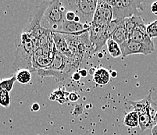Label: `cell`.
Here are the masks:
<instances>
[{"instance_id":"6da1fadb","label":"cell","mask_w":157,"mask_h":135,"mask_svg":"<svg viewBox=\"0 0 157 135\" xmlns=\"http://www.w3.org/2000/svg\"><path fill=\"white\" fill-rule=\"evenodd\" d=\"M37 49L38 46L35 41L22 31L16 41L15 59L13 63V69L15 72L20 69L33 71L32 58Z\"/></svg>"},{"instance_id":"7a4b0ae2","label":"cell","mask_w":157,"mask_h":135,"mask_svg":"<svg viewBox=\"0 0 157 135\" xmlns=\"http://www.w3.org/2000/svg\"><path fill=\"white\" fill-rule=\"evenodd\" d=\"M79 65L71 58H67L56 51L52 63L49 67L37 71L40 77H54L58 81H63L77 72Z\"/></svg>"},{"instance_id":"3957f363","label":"cell","mask_w":157,"mask_h":135,"mask_svg":"<svg viewBox=\"0 0 157 135\" xmlns=\"http://www.w3.org/2000/svg\"><path fill=\"white\" fill-rule=\"evenodd\" d=\"M49 2L50 1H43L38 3V5L35 6L30 13L28 23L25 24L22 31L24 33L28 34L33 40L35 41L38 48V40L40 37L48 31L42 26V21L45 11L46 10L47 7L49 5Z\"/></svg>"},{"instance_id":"277c9868","label":"cell","mask_w":157,"mask_h":135,"mask_svg":"<svg viewBox=\"0 0 157 135\" xmlns=\"http://www.w3.org/2000/svg\"><path fill=\"white\" fill-rule=\"evenodd\" d=\"M66 11L75 13L80 18V22L85 25H91L96 11L98 1L96 0H64L62 1Z\"/></svg>"},{"instance_id":"5b68a950","label":"cell","mask_w":157,"mask_h":135,"mask_svg":"<svg viewBox=\"0 0 157 135\" xmlns=\"http://www.w3.org/2000/svg\"><path fill=\"white\" fill-rule=\"evenodd\" d=\"M66 9L62 1H50L49 5L45 11L42 21V26L52 32H59L63 23L66 21Z\"/></svg>"},{"instance_id":"8992f818","label":"cell","mask_w":157,"mask_h":135,"mask_svg":"<svg viewBox=\"0 0 157 135\" xmlns=\"http://www.w3.org/2000/svg\"><path fill=\"white\" fill-rule=\"evenodd\" d=\"M106 2L113 10V20L126 19L135 16H140L144 10L142 1L138 0H110Z\"/></svg>"},{"instance_id":"52a82bcc","label":"cell","mask_w":157,"mask_h":135,"mask_svg":"<svg viewBox=\"0 0 157 135\" xmlns=\"http://www.w3.org/2000/svg\"><path fill=\"white\" fill-rule=\"evenodd\" d=\"M120 46L122 52V56L124 58L128 55H136V54H142L144 55H150L155 50L154 47H150L131 39L127 40Z\"/></svg>"},{"instance_id":"ba28073f","label":"cell","mask_w":157,"mask_h":135,"mask_svg":"<svg viewBox=\"0 0 157 135\" xmlns=\"http://www.w3.org/2000/svg\"><path fill=\"white\" fill-rule=\"evenodd\" d=\"M133 107V111L136 112L138 115L143 113H152L155 115L157 111V105L152 99V92H150L145 98L140 101L134 102L128 101Z\"/></svg>"},{"instance_id":"9c48e42d","label":"cell","mask_w":157,"mask_h":135,"mask_svg":"<svg viewBox=\"0 0 157 135\" xmlns=\"http://www.w3.org/2000/svg\"><path fill=\"white\" fill-rule=\"evenodd\" d=\"M129 39L136 42H141L145 45H148L150 47H154V43L152 42V38L148 35V31H147V27L143 23H140L134 28V30L131 31V35H130Z\"/></svg>"},{"instance_id":"30bf717a","label":"cell","mask_w":157,"mask_h":135,"mask_svg":"<svg viewBox=\"0 0 157 135\" xmlns=\"http://www.w3.org/2000/svg\"><path fill=\"white\" fill-rule=\"evenodd\" d=\"M120 19L117 20H113L110 22L107 28L105 29V31H104L103 34L102 35V36L99 38L98 41L96 42V43L94 45V54L96 53L97 52H98L99 50H101L102 47L104 46L105 44L107 43V42L112 38L113 35L114 31L117 28L118 24H119Z\"/></svg>"},{"instance_id":"8fae6325","label":"cell","mask_w":157,"mask_h":135,"mask_svg":"<svg viewBox=\"0 0 157 135\" xmlns=\"http://www.w3.org/2000/svg\"><path fill=\"white\" fill-rule=\"evenodd\" d=\"M52 37L57 52L63 55L66 57L71 59L72 55H71V52H70L68 45L66 42L63 35L60 33H57V32H52Z\"/></svg>"},{"instance_id":"7c38bea8","label":"cell","mask_w":157,"mask_h":135,"mask_svg":"<svg viewBox=\"0 0 157 135\" xmlns=\"http://www.w3.org/2000/svg\"><path fill=\"white\" fill-rule=\"evenodd\" d=\"M112 39L120 45L129 39V35L125 26V19H120L119 24L114 31Z\"/></svg>"},{"instance_id":"4fadbf2b","label":"cell","mask_w":157,"mask_h":135,"mask_svg":"<svg viewBox=\"0 0 157 135\" xmlns=\"http://www.w3.org/2000/svg\"><path fill=\"white\" fill-rule=\"evenodd\" d=\"M96 12L100 13L107 21L111 22L113 21V10L112 6L106 1H104V0L98 1Z\"/></svg>"},{"instance_id":"5bb4252c","label":"cell","mask_w":157,"mask_h":135,"mask_svg":"<svg viewBox=\"0 0 157 135\" xmlns=\"http://www.w3.org/2000/svg\"><path fill=\"white\" fill-rule=\"evenodd\" d=\"M111 75L108 69L105 68H98L93 75V81L99 85H105L110 81Z\"/></svg>"},{"instance_id":"9a60e30c","label":"cell","mask_w":157,"mask_h":135,"mask_svg":"<svg viewBox=\"0 0 157 135\" xmlns=\"http://www.w3.org/2000/svg\"><path fill=\"white\" fill-rule=\"evenodd\" d=\"M68 95L69 93L66 92L63 87L54 91L49 96V99L52 101H56L60 104H63L68 100Z\"/></svg>"},{"instance_id":"2e32d148","label":"cell","mask_w":157,"mask_h":135,"mask_svg":"<svg viewBox=\"0 0 157 135\" xmlns=\"http://www.w3.org/2000/svg\"><path fill=\"white\" fill-rule=\"evenodd\" d=\"M124 123L125 126L132 128L139 126V116L138 113L135 111H131L127 113L124 119Z\"/></svg>"},{"instance_id":"e0dca14e","label":"cell","mask_w":157,"mask_h":135,"mask_svg":"<svg viewBox=\"0 0 157 135\" xmlns=\"http://www.w3.org/2000/svg\"><path fill=\"white\" fill-rule=\"evenodd\" d=\"M15 77L17 81L19 82L20 84H28L32 79L31 72L28 69H20V70L17 71Z\"/></svg>"},{"instance_id":"ac0fdd59","label":"cell","mask_w":157,"mask_h":135,"mask_svg":"<svg viewBox=\"0 0 157 135\" xmlns=\"http://www.w3.org/2000/svg\"><path fill=\"white\" fill-rule=\"evenodd\" d=\"M107 50L109 52V55L113 58H117L121 55H122V52H121V46L119 44H117L115 41H113L111 38L106 43Z\"/></svg>"},{"instance_id":"d6986e66","label":"cell","mask_w":157,"mask_h":135,"mask_svg":"<svg viewBox=\"0 0 157 135\" xmlns=\"http://www.w3.org/2000/svg\"><path fill=\"white\" fill-rule=\"evenodd\" d=\"M143 20L141 17V16H135V17H132L130 18H126L125 19V26H126L127 31H128V35H131V31H133L134 28L140 24V23H143Z\"/></svg>"},{"instance_id":"ffe728a7","label":"cell","mask_w":157,"mask_h":135,"mask_svg":"<svg viewBox=\"0 0 157 135\" xmlns=\"http://www.w3.org/2000/svg\"><path fill=\"white\" fill-rule=\"evenodd\" d=\"M16 81H17V79H16L15 75L9 78L1 79L0 80V92L2 90H6L9 92H11Z\"/></svg>"},{"instance_id":"44dd1931","label":"cell","mask_w":157,"mask_h":135,"mask_svg":"<svg viewBox=\"0 0 157 135\" xmlns=\"http://www.w3.org/2000/svg\"><path fill=\"white\" fill-rule=\"evenodd\" d=\"M10 105V92L6 90L0 92V106L7 108Z\"/></svg>"},{"instance_id":"7402d4cb","label":"cell","mask_w":157,"mask_h":135,"mask_svg":"<svg viewBox=\"0 0 157 135\" xmlns=\"http://www.w3.org/2000/svg\"><path fill=\"white\" fill-rule=\"evenodd\" d=\"M147 31L151 38H157V19L147 26Z\"/></svg>"},{"instance_id":"603a6c76","label":"cell","mask_w":157,"mask_h":135,"mask_svg":"<svg viewBox=\"0 0 157 135\" xmlns=\"http://www.w3.org/2000/svg\"><path fill=\"white\" fill-rule=\"evenodd\" d=\"M77 15L75 14V13L71 10H67L65 14V20L67 21H74Z\"/></svg>"},{"instance_id":"cb8c5ba5","label":"cell","mask_w":157,"mask_h":135,"mask_svg":"<svg viewBox=\"0 0 157 135\" xmlns=\"http://www.w3.org/2000/svg\"><path fill=\"white\" fill-rule=\"evenodd\" d=\"M79 95L76 92H71L68 95V100H70L71 102H77L79 99Z\"/></svg>"},{"instance_id":"d4e9b609","label":"cell","mask_w":157,"mask_h":135,"mask_svg":"<svg viewBox=\"0 0 157 135\" xmlns=\"http://www.w3.org/2000/svg\"><path fill=\"white\" fill-rule=\"evenodd\" d=\"M151 12L154 14V15L157 16V1L153 2L151 6Z\"/></svg>"},{"instance_id":"484cf974","label":"cell","mask_w":157,"mask_h":135,"mask_svg":"<svg viewBox=\"0 0 157 135\" xmlns=\"http://www.w3.org/2000/svg\"><path fill=\"white\" fill-rule=\"evenodd\" d=\"M81 74H80L79 72H75V73H73L72 75V79L74 81H78L81 80Z\"/></svg>"},{"instance_id":"4316f807","label":"cell","mask_w":157,"mask_h":135,"mask_svg":"<svg viewBox=\"0 0 157 135\" xmlns=\"http://www.w3.org/2000/svg\"><path fill=\"white\" fill-rule=\"evenodd\" d=\"M40 109V106L38 103H34V104L31 106V110L33 112H38Z\"/></svg>"},{"instance_id":"83f0119b","label":"cell","mask_w":157,"mask_h":135,"mask_svg":"<svg viewBox=\"0 0 157 135\" xmlns=\"http://www.w3.org/2000/svg\"><path fill=\"white\" fill-rule=\"evenodd\" d=\"M80 74H81V77H87V75H88V70L85 69H81L79 71Z\"/></svg>"},{"instance_id":"f1b7e54d","label":"cell","mask_w":157,"mask_h":135,"mask_svg":"<svg viewBox=\"0 0 157 135\" xmlns=\"http://www.w3.org/2000/svg\"><path fill=\"white\" fill-rule=\"evenodd\" d=\"M152 135H157V122L155 123L153 126L152 127V130H151Z\"/></svg>"},{"instance_id":"f546056e","label":"cell","mask_w":157,"mask_h":135,"mask_svg":"<svg viewBox=\"0 0 157 135\" xmlns=\"http://www.w3.org/2000/svg\"><path fill=\"white\" fill-rule=\"evenodd\" d=\"M95 70H96V69H95V68H91V69H90V70L88 71V73H89L90 74H92V76H93L94 73H95Z\"/></svg>"},{"instance_id":"4dcf8cb0","label":"cell","mask_w":157,"mask_h":135,"mask_svg":"<svg viewBox=\"0 0 157 135\" xmlns=\"http://www.w3.org/2000/svg\"><path fill=\"white\" fill-rule=\"evenodd\" d=\"M110 75L112 77H117V73L116 71H112L110 73Z\"/></svg>"},{"instance_id":"1f68e13d","label":"cell","mask_w":157,"mask_h":135,"mask_svg":"<svg viewBox=\"0 0 157 135\" xmlns=\"http://www.w3.org/2000/svg\"><path fill=\"white\" fill-rule=\"evenodd\" d=\"M154 122H155V123H156L157 122V111L155 114V116H154Z\"/></svg>"},{"instance_id":"d6a6232c","label":"cell","mask_w":157,"mask_h":135,"mask_svg":"<svg viewBox=\"0 0 157 135\" xmlns=\"http://www.w3.org/2000/svg\"><path fill=\"white\" fill-rule=\"evenodd\" d=\"M98 57H99V58H102V54H99V55H98Z\"/></svg>"}]
</instances>
